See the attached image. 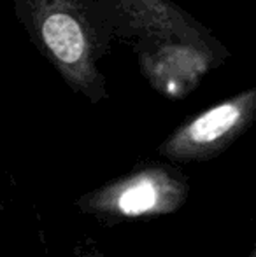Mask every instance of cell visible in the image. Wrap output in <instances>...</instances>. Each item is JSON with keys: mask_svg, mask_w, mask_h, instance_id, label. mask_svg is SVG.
I'll return each instance as SVG.
<instances>
[{"mask_svg": "<svg viewBox=\"0 0 256 257\" xmlns=\"http://www.w3.org/2000/svg\"><path fill=\"white\" fill-rule=\"evenodd\" d=\"M256 112V89L233 96L198 114L178 135L170 147L178 153L204 151L237 133Z\"/></svg>", "mask_w": 256, "mask_h": 257, "instance_id": "7a4b0ae2", "label": "cell"}, {"mask_svg": "<svg viewBox=\"0 0 256 257\" xmlns=\"http://www.w3.org/2000/svg\"><path fill=\"white\" fill-rule=\"evenodd\" d=\"M154 203H156V189L147 180L137 182L135 186L127 189L118 201L121 212L127 215H139L142 212H147L149 208H153Z\"/></svg>", "mask_w": 256, "mask_h": 257, "instance_id": "3957f363", "label": "cell"}, {"mask_svg": "<svg viewBox=\"0 0 256 257\" xmlns=\"http://www.w3.org/2000/svg\"><path fill=\"white\" fill-rule=\"evenodd\" d=\"M16 13L70 88L92 98L106 95L99 61L107 49V32L86 0H16Z\"/></svg>", "mask_w": 256, "mask_h": 257, "instance_id": "6da1fadb", "label": "cell"}]
</instances>
